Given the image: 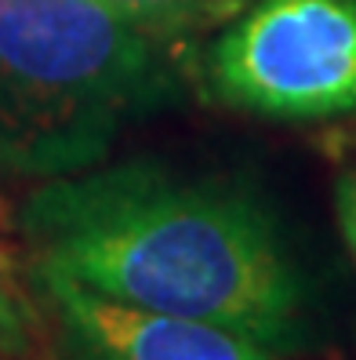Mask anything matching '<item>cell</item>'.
Listing matches in <instances>:
<instances>
[{
  "mask_svg": "<svg viewBox=\"0 0 356 360\" xmlns=\"http://www.w3.org/2000/svg\"><path fill=\"white\" fill-rule=\"evenodd\" d=\"M110 8L124 22H131L145 33H182V30H200V26H222L233 18L244 0H95Z\"/></svg>",
  "mask_w": 356,
  "mask_h": 360,
  "instance_id": "cell-5",
  "label": "cell"
},
{
  "mask_svg": "<svg viewBox=\"0 0 356 360\" xmlns=\"http://www.w3.org/2000/svg\"><path fill=\"white\" fill-rule=\"evenodd\" d=\"M222 102L277 120L356 110V0H255L204 55Z\"/></svg>",
  "mask_w": 356,
  "mask_h": 360,
  "instance_id": "cell-3",
  "label": "cell"
},
{
  "mask_svg": "<svg viewBox=\"0 0 356 360\" xmlns=\"http://www.w3.org/2000/svg\"><path fill=\"white\" fill-rule=\"evenodd\" d=\"M338 222H342V237L349 244V255L356 262V175H349L338 186Z\"/></svg>",
  "mask_w": 356,
  "mask_h": 360,
  "instance_id": "cell-7",
  "label": "cell"
},
{
  "mask_svg": "<svg viewBox=\"0 0 356 360\" xmlns=\"http://www.w3.org/2000/svg\"><path fill=\"white\" fill-rule=\"evenodd\" d=\"M33 281L55 306L77 360H280L233 328L135 309L48 273H33Z\"/></svg>",
  "mask_w": 356,
  "mask_h": 360,
  "instance_id": "cell-4",
  "label": "cell"
},
{
  "mask_svg": "<svg viewBox=\"0 0 356 360\" xmlns=\"http://www.w3.org/2000/svg\"><path fill=\"white\" fill-rule=\"evenodd\" d=\"M175 95L153 37L95 0H0V172L95 167Z\"/></svg>",
  "mask_w": 356,
  "mask_h": 360,
  "instance_id": "cell-2",
  "label": "cell"
},
{
  "mask_svg": "<svg viewBox=\"0 0 356 360\" xmlns=\"http://www.w3.org/2000/svg\"><path fill=\"white\" fill-rule=\"evenodd\" d=\"M33 273L135 309L190 316L287 349L302 281L269 211L222 182L153 160L48 179L22 215Z\"/></svg>",
  "mask_w": 356,
  "mask_h": 360,
  "instance_id": "cell-1",
  "label": "cell"
},
{
  "mask_svg": "<svg viewBox=\"0 0 356 360\" xmlns=\"http://www.w3.org/2000/svg\"><path fill=\"white\" fill-rule=\"evenodd\" d=\"M37 346V306L11 248L0 240V360H26Z\"/></svg>",
  "mask_w": 356,
  "mask_h": 360,
  "instance_id": "cell-6",
  "label": "cell"
}]
</instances>
